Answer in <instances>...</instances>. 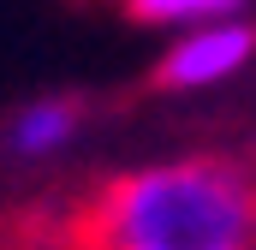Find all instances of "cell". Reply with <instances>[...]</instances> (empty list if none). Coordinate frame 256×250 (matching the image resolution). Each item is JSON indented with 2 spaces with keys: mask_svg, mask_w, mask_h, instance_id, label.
Here are the masks:
<instances>
[{
  "mask_svg": "<svg viewBox=\"0 0 256 250\" xmlns=\"http://www.w3.org/2000/svg\"><path fill=\"white\" fill-rule=\"evenodd\" d=\"M90 250H256V179L220 155L131 167L102 190Z\"/></svg>",
  "mask_w": 256,
  "mask_h": 250,
  "instance_id": "6da1fadb",
  "label": "cell"
},
{
  "mask_svg": "<svg viewBox=\"0 0 256 250\" xmlns=\"http://www.w3.org/2000/svg\"><path fill=\"white\" fill-rule=\"evenodd\" d=\"M256 60V30L244 18H208V24H191L173 36V48L161 54V90H179V96H196V90H220L226 78H238L244 66Z\"/></svg>",
  "mask_w": 256,
  "mask_h": 250,
  "instance_id": "7a4b0ae2",
  "label": "cell"
},
{
  "mask_svg": "<svg viewBox=\"0 0 256 250\" xmlns=\"http://www.w3.org/2000/svg\"><path fill=\"white\" fill-rule=\"evenodd\" d=\"M78 102H66V96H36V102H24L12 125H6V143H12V155H24V161H48V155H60L72 149V137H78Z\"/></svg>",
  "mask_w": 256,
  "mask_h": 250,
  "instance_id": "3957f363",
  "label": "cell"
},
{
  "mask_svg": "<svg viewBox=\"0 0 256 250\" xmlns=\"http://www.w3.org/2000/svg\"><path fill=\"white\" fill-rule=\"evenodd\" d=\"M244 0H131V12L143 24H161V30H191L208 18H238Z\"/></svg>",
  "mask_w": 256,
  "mask_h": 250,
  "instance_id": "277c9868",
  "label": "cell"
}]
</instances>
